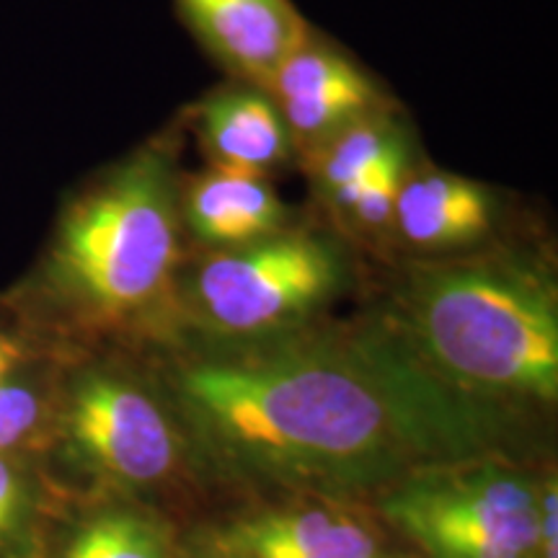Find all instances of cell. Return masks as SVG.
I'll list each match as a JSON object with an SVG mask.
<instances>
[{
	"label": "cell",
	"mask_w": 558,
	"mask_h": 558,
	"mask_svg": "<svg viewBox=\"0 0 558 558\" xmlns=\"http://www.w3.org/2000/svg\"><path fill=\"white\" fill-rule=\"evenodd\" d=\"M29 494H26L24 476L11 460L0 456V554L19 538L26 520Z\"/></svg>",
	"instance_id": "cell-16"
},
{
	"label": "cell",
	"mask_w": 558,
	"mask_h": 558,
	"mask_svg": "<svg viewBox=\"0 0 558 558\" xmlns=\"http://www.w3.org/2000/svg\"><path fill=\"white\" fill-rule=\"evenodd\" d=\"M179 192L163 145L111 169L60 222L45 267L50 295L94 324L156 308L179 264Z\"/></svg>",
	"instance_id": "cell-3"
},
{
	"label": "cell",
	"mask_w": 558,
	"mask_h": 558,
	"mask_svg": "<svg viewBox=\"0 0 558 558\" xmlns=\"http://www.w3.org/2000/svg\"><path fill=\"white\" fill-rule=\"evenodd\" d=\"M21 362V347L9 337H0V386L9 383L11 373Z\"/></svg>",
	"instance_id": "cell-17"
},
{
	"label": "cell",
	"mask_w": 558,
	"mask_h": 558,
	"mask_svg": "<svg viewBox=\"0 0 558 558\" xmlns=\"http://www.w3.org/2000/svg\"><path fill=\"white\" fill-rule=\"evenodd\" d=\"M179 9L213 58L256 88H267L311 34L290 0H179Z\"/></svg>",
	"instance_id": "cell-8"
},
{
	"label": "cell",
	"mask_w": 558,
	"mask_h": 558,
	"mask_svg": "<svg viewBox=\"0 0 558 558\" xmlns=\"http://www.w3.org/2000/svg\"><path fill=\"white\" fill-rule=\"evenodd\" d=\"M383 512L432 558H527L538 548L533 486L494 465L409 478Z\"/></svg>",
	"instance_id": "cell-5"
},
{
	"label": "cell",
	"mask_w": 558,
	"mask_h": 558,
	"mask_svg": "<svg viewBox=\"0 0 558 558\" xmlns=\"http://www.w3.org/2000/svg\"><path fill=\"white\" fill-rule=\"evenodd\" d=\"M228 546L243 558H378V543L362 522L320 507L243 522Z\"/></svg>",
	"instance_id": "cell-12"
},
{
	"label": "cell",
	"mask_w": 558,
	"mask_h": 558,
	"mask_svg": "<svg viewBox=\"0 0 558 558\" xmlns=\"http://www.w3.org/2000/svg\"><path fill=\"white\" fill-rule=\"evenodd\" d=\"M197 137L209 163L275 171L292 156L290 132L264 88L235 83L202 99Z\"/></svg>",
	"instance_id": "cell-11"
},
{
	"label": "cell",
	"mask_w": 558,
	"mask_h": 558,
	"mask_svg": "<svg viewBox=\"0 0 558 558\" xmlns=\"http://www.w3.org/2000/svg\"><path fill=\"white\" fill-rule=\"evenodd\" d=\"M300 160L308 169L313 190L326 205H331L375 173L414 163V145L401 117L393 109H386L349 124Z\"/></svg>",
	"instance_id": "cell-13"
},
{
	"label": "cell",
	"mask_w": 558,
	"mask_h": 558,
	"mask_svg": "<svg viewBox=\"0 0 558 558\" xmlns=\"http://www.w3.org/2000/svg\"><path fill=\"white\" fill-rule=\"evenodd\" d=\"M65 435L88 469L122 484H153L177 460L163 411L114 375L94 373L75 383L65 409Z\"/></svg>",
	"instance_id": "cell-6"
},
{
	"label": "cell",
	"mask_w": 558,
	"mask_h": 558,
	"mask_svg": "<svg viewBox=\"0 0 558 558\" xmlns=\"http://www.w3.org/2000/svg\"><path fill=\"white\" fill-rule=\"evenodd\" d=\"M344 259L329 239L279 230L267 239L220 248L190 282V305L207 329L264 337L313 316L341 290Z\"/></svg>",
	"instance_id": "cell-4"
},
{
	"label": "cell",
	"mask_w": 558,
	"mask_h": 558,
	"mask_svg": "<svg viewBox=\"0 0 558 558\" xmlns=\"http://www.w3.org/2000/svg\"><path fill=\"white\" fill-rule=\"evenodd\" d=\"M41 416L39 396L21 383L0 386V452L16 448L37 429Z\"/></svg>",
	"instance_id": "cell-15"
},
{
	"label": "cell",
	"mask_w": 558,
	"mask_h": 558,
	"mask_svg": "<svg viewBox=\"0 0 558 558\" xmlns=\"http://www.w3.org/2000/svg\"><path fill=\"white\" fill-rule=\"evenodd\" d=\"M181 218L202 243L235 248L284 230L288 207L269 173L209 163L179 192Z\"/></svg>",
	"instance_id": "cell-9"
},
{
	"label": "cell",
	"mask_w": 558,
	"mask_h": 558,
	"mask_svg": "<svg viewBox=\"0 0 558 558\" xmlns=\"http://www.w3.org/2000/svg\"><path fill=\"white\" fill-rule=\"evenodd\" d=\"M194 422L251 469L369 486L476 442L471 409L380 337L303 339L205 360L179 378Z\"/></svg>",
	"instance_id": "cell-1"
},
{
	"label": "cell",
	"mask_w": 558,
	"mask_h": 558,
	"mask_svg": "<svg viewBox=\"0 0 558 558\" xmlns=\"http://www.w3.org/2000/svg\"><path fill=\"white\" fill-rule=\"evenodd\" d=\"M497 220V199L481 181L450 171L416 169L403 179L393 230L418 251H452L476 243Z\"/></svg>",
	"instance_id": "cell-10"
},
{
	"label": "cell",
	"mask_w": 558,
	"mask_h": 558,
	"mask_svg": "<svg viewBox=\"0 0 558 558\" xmlns=\"http://www.w3.org/2000/svg\"><path fill=\"white\" fill-rule=\"evenodd\" d=\"M264 90L277 104L300 158L349 124L390 109L383 88L357 62L313 34L277 68Z\"/></svg>",
	"instance_id": "cell-7"
},
{
	"label": "cell",
	"mask_w": 558,
	"mask_h": 558,
	"mask_svg": "<svg viewBox=\"0 0 558 558\" xmlns=\"http://www.w3.org/2000/svg\"><path fill=\"white\" fill-rule=\"evenodd\" d=\"M62 558H169L153 522L132 512H107L75 530Z\"/></svg>",
	"instance_id": "cell-14"
},
{
	"label": "cell",
	"mask_w": 558,
	"mask_h": 558,
	"mask_svg": "<svg viewBox=\"0 0 558 558\" xmlns=\"http://www.w3.org/2000/svg\"><path fill=\"white\" fill-rule=\"evenodd\" d=\"M403 329L450 380L556 399L558 305L541 271L512 259L424 267L401 290Z\"/></svg>",
	"instance_id": "cell-2"
}]
</instances>
